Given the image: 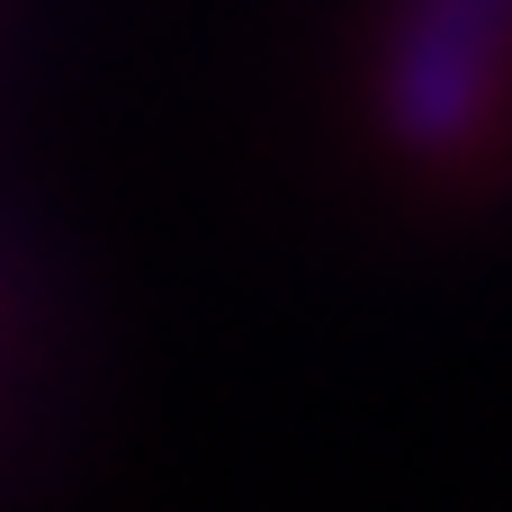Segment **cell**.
I'll return each mask as SVG.
<instances>
[{"instance_id":"1","label":"cell","mask_w":512,"mask_h":512,"mask_svg":"<svg viewBox=\"0 0 512 512\" xmlns=\"http://www.w3.org/2000/svg\"><path fill=\"white\" fill-rule=\"evenodd\" d=\"M512 72V0H405L387 36V135L423 162H450L486 135Z\"/></svg>"}]
</instances>
